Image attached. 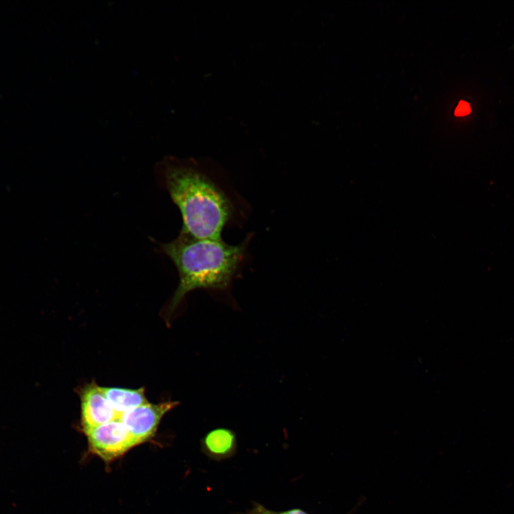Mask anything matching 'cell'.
<instances>
[{"mask_svg":"<svg viewBox=\"0 0 514 514\" xmlns=\"http://www.w3.org/2000/svg\"><path fill=\"white\" fill-rule=\"evenodd\" d=\"M81 409L84 431L121 417L103 393L101 386L95 383H91L83 389Z\"/></svg>","mask_w":514,"mask_h":514,"instance_id":"5b68a950","label":"cell"},{"mask_svg":"<svg viewBox=\"0 0 514 514\" xmlns=\"http://www.w3.org/2000/svg\"><path fill=\"white\" fill-rule=\"evenodd\" d=\"M176 404L172 401L158 404L148 402L121 414L119 419L138 445L155 433L162 417Z\"/></svg>","mask_w":514,"mask_h":514,"instance_id":"277c9868","label":"cell"},{"mask_svg":"<svg viewBox=\"0 0 514 514\" xmlns=\"http://www.w3.org/2000/svg\"><path fill=\"white\" fill-rule=\"evenodd\" d=\"M470 112V106L468 103L464 101L459 102L455 110V115L457 116H465Z\"/></svg>","mask_w":514,"mask_h":514,"instance_id":"9c48e42d","label":"cell"},{"mask_svg":"<svg viewBox=\"0 0 514 514\" xmlns=\"http://www.w3.org/2000/svg\"><path fill=\"white\" fill-rule=\"evenodd\" d=\"M101 389L116 413L121 414L148 403L144 388L102 387Z\"/></svg>","mask_w":514,"mask_h":514,"instance_id":"52a82bcc","label":"cell"},{"mask_svg":"<svg viewBox=\"0 0 514 514\" xmlns=\"http://www.w3.org/2000/svg\"><path fill=\"white\" fill-rule=\"evenodd\" d=\"M84 432L91 450L105 460H112L137 445L120 419Z\"/></svg>","mask_w":514,"mask_h":514,"instance_id":"3957f363","label":"cell"},{"mask_svg":"<svg viewBox=\"0 0 514 514\" xmlns=\"http://www.w3.org/2000/svg\"><path fill=\"white\" fill-rule=\"evenodd\" d=\"M202 450L211 460L221 461L233 457L237 450L236 435L230 428H216L202 438Z\"/></svg>","mask_w":514,"mask_h":514,"instance_id":"8992f818","label":"cell"},{"mask_svg":"<svg viewBox=\"0 0 514 514\" xmlns=\"http://www.w3.org/2000/svg\"><path fill=\"white\" fill-rule=\"evenodd\" d=\"M161 166L166 188L181 213V232L222 239L223 230L237 213L232 196L200 161L168 157Z\"/></svg>","mask_w":514,"mask_h":514,"instance_id":"6da1fadb","label":"cell"},{"mask_svg":"<svg viewBox=\"0 0 514 514\" xmlns=\"http://www.w3.org/2000/svg\"><path fill=\"white\" fill-rule=\"evenodd\" d=\"M236 514H310L301 508H291L281 511H274L268 509L264 505L258 503H253V506L251 509L246 510L245 513H236Z\"/></svg>","mask_w":514,"mask_h":514,"instance_id":"ba28073f","label":"cell"},{"mask_svg":"<svg viewBox=\"0 0 514 514\" xmlns=\"http://www.w3.org/2000/svg\"><path fill=\"white\" fill-rule=\"evenodd\" d=\"M248 240L231 245L222 239L198 238L181 232L161 246L179 274V283L171 302L173 309L186 293L197 288L225 290L240 271Z\"/></svg>","mask_w":514,"mask_h":514,"instance_id":"7a4b0ae2","label":"cell"}]
</instances>
